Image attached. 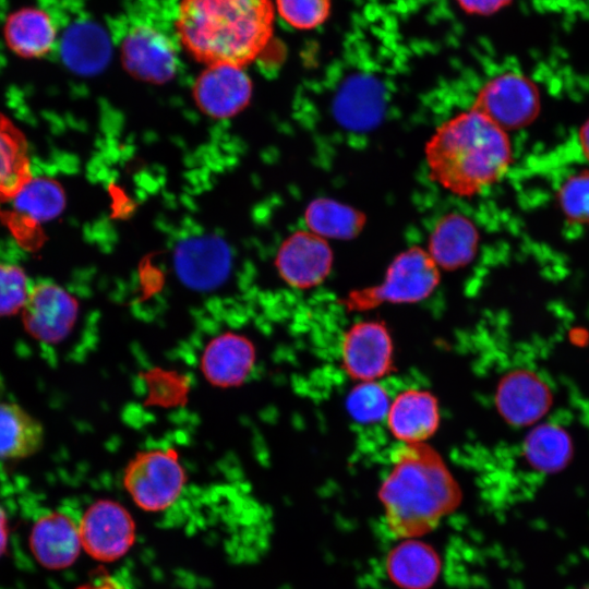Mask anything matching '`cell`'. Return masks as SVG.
Instances as JSON below:
<instances>
[{
	"mask_svg": "<svg viewBox=\"0 0 589 589\" xmlns=\"http://www.w3.org/2000/svg\"><path fill=\"white\" fill-rule=\"evenodd\" d=\"M378 497L387 530L417 539L434 530L461 502V490L441 454L422 443H400L390 454Z\"/></svg>",
	"mask_w": 589,
	"mask_h": 589,
	"instance_id": "obj_1",
	"label": "cell"
},
{
	"mask_svg": "<svg viewBox=\"0 0 589 589\" xmlns=\"http://www.w3.org/2000/svg\"><path fill=\"white\" fill-rule=\"evenodd\" d=\"M176 31L196 60L243 67L272 38V0H180Z\"/></svg>",
	"mask_w": 589,
	"mask_h": 589,
	"instance_id": "obj_2",
	"label": "cell"
},
{
	"mask_svg": "<svg viewBox=\"0 0 589 589\" xmlns=\"http://www.w3.org/2000/svg\"><path fill=\"white\" fill-rule=\"evenodd\" d=\"M510 159L507 132L473 108L444 121L425 147L433 180L460 196L494 184L508 169Z\"/></svg>",
	"mask_w": 589,
	"mask_h": 589,
	"instance_id": "obj_3",
	"label": "cell"
},
{
	"mask_svg": "<svg viewBox=\"0 0 589 589\" xmlns=\"http://www.w3.org/2000/svg\"><path fill=\"white\" fill-rule=\"evenodd\" d=\"M440 281L437 265L428 251L411 248L398 255L380 285L349 294L345 305L365 311L384 303L407 304L426 299Z\"/></svg>",
	"mask_w": 589,
	"mask_h": 589,
	"instance_id": "obj_4",
	"label": "cell"
},
{
	"mask_svg": "<svg viewBox=\"0 0 589 589\" xmlns=\"http://www.w3.org/2000/svg\"><path fill=\"white\" fill-rule=\"evenodd\" d=\"M185 484V471L172 449H149L136 454L123 473V485L143 510L156 513L169 508Z\"/></svg>",
	"mask_w": 589,
	"mask_h": 589,
	"instance_id": "obj_5",
	"label": "cell"
},
{
	"mask_svg": "<svg viewBox=\"0 0 589 589\" xmlns=\"http://www.w3.org/2000/svg\"><path fill=\"white\" fill-rule=\"evenodd\" d=\"M473 109L504 131L530 124L540 110L536 84L518 72H504L486 81L476 95Z\"/></svg>",
	"mask_w": 589,
	"mask_h": 589,
	"instance_id": "obj_6",
	"label": "cell"
},
{
	"mask_svg": "<svg viewBox=\"0 0 589 589\" xmlns=\"http://www.w3.org/2000/svg\"><path fill=\"white\" fill-rule=\"evenodd\" d=\"M80 525L82 548L94 560L111 563L123 557L136 539L129 510L112 500H98L84 512Z\"/></svg>",
	"mask_w": 589,
	"mask_h": 589,
	"instance_id": "obj_7",
	"label": "cell"
},
{
	"mask_svg": "<svg viewBox=\"0 0 589 589\" xmlns=\"http://www.w3.org/2000/svg\"><path fill=\"white\" fill-rule=\"evenodd\" d=\"M340 356L344 370L351 378L378 381L394 363V344L388 328L377 320L353 323L342 336Z\"/></svg>",
	"mask_w": 589,
	"mask_h": 589,
	"instance_id": "obj_8",
	"label": "cell"
},
{
	"mask_svg": "<svg viewBox=\"0 0 589 589\" xmlns=\"http://www.w3.org/2000/svg\"><path fill=\"white\" fill-rule=\"evenodd\" d=\"M77 314L79 303L65 289L53 283H38L29 288L22 323L33 338L56 344L71 333Z\"/></svg>",
	"mask_w": 589,
	"mask_h": 589,
	"instance_id": "obj_9",
	"label": "cell"
},
{
	"mask_svg": "<svg viewBox=\"0 0 589 589\" xmlns=\"http://www.w3.org/2000/svg\"><path fill=\"white\" fill-rule=\"evenodd\" d=\"M4 220L16 240L31 248L39 227L56 218L65 204L61 185L49 178H33L10 202Z\"/></svg>",
	"mask_w": 589,
	"mask_h": 589,
	"instance_id": "obj_10",
	"label": "cell"
},
{
	"mask_svg": "<svg viewBox=\"0 0 589 589\" xmlns=\"http://www.w3.org/2000/svg\"><path fill=\"white\" fill-rule=\"evenodd\" d=\"M121 58L130 74L149 83L169 81L178 68L170 39L148 25H137L128 32L121 44Z\"/></svg>",
	"mask_w": 589,
	"mask_h": 589,
	"instance_id": "obj_11",
	"label": "cell"
},
{
	"mask_svg": "<svg viewBox=\"0 0 589 589\" xmlns=\"http://www.w3.org/2000/svg\"><path fill=\"white\" fill-rule=\"evenodd\" d=\"M173 263L183 284L196 290H211L227 278L231 254L220 239L206 235L195 236L177 245Z\"/></svg>",
	"mask_w": 589,
	"mask_h": 589,
	"instance_id": "obj_12",
	"label": "cell"
},
{
	"mask_svg": "<svg viewBox=\"0 0 589 589\" xmlns=\"http://www.w3.org/2000/svg\"><path fill=\"white\" fill-rule=\"evenodd\" d=\"M495 405L502 418L509 424L531 425L549 411L552 393L537 373L517 369L500 380L495 390Z\"/></svg>",
	"mask_w": 589,
	"mask_h": 589,
	"instance_id": "obj_13",
	"label": "cell"
},
{
	"mask_svg": "<svg viewBox=\"0 0 589 589\" xmlns=\"http://www.w3.org/2000/svg\"><path fill=\"white\" fill-rule=\"evenodd\" d=\"M252 83L243 67L209 64L196 79L193 94L209 117L225 119L243 109L251 97Z\"/></svg>",
	"mask_w": 589,
	"mask_h": 589,
	"instance_id": "obj_14",
	"label": "cell"
},
{
	"mask_svg": "<svg viewBox=\"0 0 589 589\" xmlns=\"http://www.w3.org/2000/svg\"><path fill=\"white\" fill-rule=\"evenodd\" d=\"M333 254L324 238L314 232H297L280 247L276 266L292 287L308 289L321 284L332 268Z\"/></svg>",
	"mask_w": 589,
	"mask_h": 589,
	"instance_id": "obj_15",
	"label": "cell"
},
{
	"mask_svg": "<svg viewBox=\"0 0 589 589\" xmlns=\"http://www.w3.org/2000/svg\"><path fill=\"white\" fill-rule=\"evenodd\" d=\"M441 419L436 397L422 388H407L390 401L386 423L400 443L426 442L438 429Z\"/></svg>",
	"mask_w": 589,
	"mask_h": 589,
	"instance_id": "obj_16",
	"label": "cell"
},
{
	"mask_svg": "<svg viewBox=\"0 0 589 589\" xmlns=\"http://www.w3.org/2000/svg\"><path fill=\"white\" fill-rule=\"evenodd\" d=\"M29 546L41 566L52 570L67 568L82 549L80 525L64 513L47 514L34 524Z\"/></svg>",
	"mask_w": 589,
	"mask_h": 589,
	"instance_id": "obj_17",
	"label": "cell"
},
{
	"mask_svg": "<svg viewBox=\"0 0 589 589\" xmlns=\"http://www.w3.org/2000/svg\"><path fill=\"white\" fill-rule=\"evenodd\" d=\"M255 362L254 345L245 336L226 333L206 346L201 368L208 382L218 387L240 385Z\"/></svg>",
	"mask_w": 589,
	"mask_h": 589,
	"instance_id": "obj_18",
	"label": "cell"
},
{
	"mask_svg": "<svg viewBox=\"0 0 589 589\" xmlns=\"http://www.w3.org/2000/svg\"><path fill=\"white\" fill-rule=\"evenodd\" d=\"M2 33L8 48L24 59L45 57L57 38L52 19L37 7H22L9 13Z\"/></svg>",
	"mask_w": 589,
	"mask_h": 589,
	"instance_id": "obj_19",
	"label": "cell"
},
{
	"mask_svg": "<svg viewBox=\"0 0 589 589\" xmlns=\"http://www.w3.org/2000/svg\"><path fill=\"white\" fill-rule=\"evenodd\" d=\"M389 579L401 589H429L441 573V558L428 543L404 539L386 557Z\"/></svg>",
	"mask_w": 589,
	"mask_h": 589,
	"instance_id": "obj_20",
	"label": "cell"
},
{
	"mask_svg": "<svg viewBox=\"0 0 589 589\" xmlns=\"http://www.w3.org/2000/svg\"><path fill=\"white\" fill-rule=\"evenodd\" d=\"M60 53L63 63L74 73L96 74L109 61L111 53L109 37L94 22H75L61 37Z\"/></svg>",
	"mask_w": 589,
	"mask_h": 589,
	"instance_id": "obj_21",
	"label": "cell"
},
{
	"mask_svg": "<svg viewBox=\"0 0 589 589\" xmlns=\"http://www.w3.org/2000/svg\"><path fill=\"white\" fill-rule=\"evenodd\" d=\"M479 236L474 224L461 214H447L434 226L428 253L444 269H457L474 256Z\"/></svg>",
	"mask_w": 589,
	"mask_h": 589,
	"instance_id": "obj_22",
	"label": "cell"
},
{
	"mask_svg": "<svg viewBox=\"0 0 589 589\" xmlns=\"http://www.w3.org/2000/svg\"><path fill=\"white\" fill-rule=\"evenodd\" d=\"M33 179L26 139L0 112V203H8Z\"/></svg>",
	"mask_w": 589,
	"mask_h": 589,
	"instance_id": "obj_23",
	"label": "cell"
},
{
	"mask_svg": "<svg viewBox=\"0 0 589 589\" xmlns=\"http://www.w3.org/2000/svg\"><path fill=\"white\" fill-rule=\"evenodd\" d=\"M43 424L14 402H0V460L36 454L44 444Z\"/></svg>",
	"mask_w": 589,
	"mask_h": 589,
	"instance_id": "obj_24",
	"label": "cell"
},
{
	"mask_svg": "<svg viewBox=\"0 0 589 589\" xmlns=\"http://www.w3.org/2000/svg\"><path fill=\"white\" fill-rule=\"evenodd\" d=\"M524 453L530 467L543 473H554L572 459V437L558 424L542 422L528 433Z\"/></svg>",
	"mask_w": 589,
	"mask_h": 589,
	"instance_id": "obj_25",
	"label": "cell"
},
{
	"mask_svg": "<svg viewBox=\"0 0 589 589\" xmlns=\"http://www.w3.org/2000/svg\"><path fill=\"white\" fill-rule=\"evenodd\" d=\"M305 217L311 231L322 238H350L362 226V216L353 208L324 199L314 201Z\"/></svg>",
	"mask_w": 589,
	"mask_h": 589,
	"instance_id": "obj_26",
	"label": "cell"
},
{
	"mask_svg": "<svg viewBox=\"0 0 589 589\" xmlns=\"http://www.w3.org/2000/svg\"><path fill=\"white\" fill-rule=\"evenodd\" d=\"M392 398L378 381L358 382L346 398V409L358 423L372 424L386 419Z\"/></svg>",
	"mask_w": 589,
	"mask_h": 589,
	"instance_id": "obj_27",
	"label": "cell"
},
{
	"mask_svg": "<svg viewBox=\"0 0 589 589\" xmlns=\"http://www.w3.org/2000/svg\"><path fill=\"white\" fill-rule=\"evenodd\" d=\"M279 16L291 27L301 31L323 24L330 12V0H276Z\"/></svg>",
	"mask_w": 589,
	"mask_h": 589,
	"instance_id": "obj_28",
	"label": "cell"
},
{
	"mask_svg": "<svg viewBox=\"0 0 589 589\" xmlns=\"http://www.w3.org/2000/svg\"><path fill=\"white\" fill-rule=\"evenodd\" d=\"M560 205L565 217L574 224L589 223V171L566 179L558 192Z\"/></svg>",
	"mask_w": 589,
	"mask_h": 589,
	"instance_id": "obj_29",
	"label": "cell"
},
{
	"mask_svg": "<svg viewBox=\"0 0 589 589\" xmlns=\"http://www.w3.org/2000/svg\"><path fill=\"white\" fill-rule=\"evenodd\" d=\"M29 289L24 271L11 264L0 263V317L21 311Z\"/></svg>",
	"mask_w": 589,
	"mask_h": 589,
	"instance_id": "obj_30",
	"label": "cell"
},
{
	"mask_svg": "<svg viewBox=\"0 0 589 589\" xmlns=\"http://www.w3.org/2000/svg\"><path fill=\"white\" fill-rule=\"evenodd\" d=\"M459 7L471 14H492L507 5L512 0H456Z\"/></svg>",
	"mask_w": 589,
	"mask_h": 589,
	"instance_id": "obj_31",
	"label": "cell"
},
{
	"mask_svg": "<svg viewBox=\"0 0 589 589\" xmlns=\"http://www.w3.org/2000/svg\"><path fill=\"white\" fill-rule=\"evenodd\" d=\"M8 537H9L8 518H7V514L4 509L0 506V556H2L7 550Z\"/></svg>",
	"mask_w": 589,
	"mask_h": 589,
	"instance_id": "obj_32",
	"label": "cell"
},
{
	"mask_svg": "<svg viewBox=\"0 0 589 589\" xmlns=\"http://www.w3.org/2000/svg\"><path fill=\"white\" fill-rule=\"evenodd\" d=\"M578 143L582 155L589 160V119L580 127L578 133Z\"/></svg>",
	"mask_w": 589,
	"mask_h": 589,
	"instance_id": "obj_33",
	"label": "cell"
},
{
	"mask_svg": "<svg viewBox=\"0 0 589 589\" xmlns=\"http://www.w3.org/2000/svg\"><path fill=\"white\" fill-rule=\"evenodd\" d=\"M585 589H589V587H588V588H585Z\"/></svg>",
	"mask_w": 589,
	"mask_h": 589,
	"instance_id": "obj_34",
	"label": "cell"
}]
</instances>
